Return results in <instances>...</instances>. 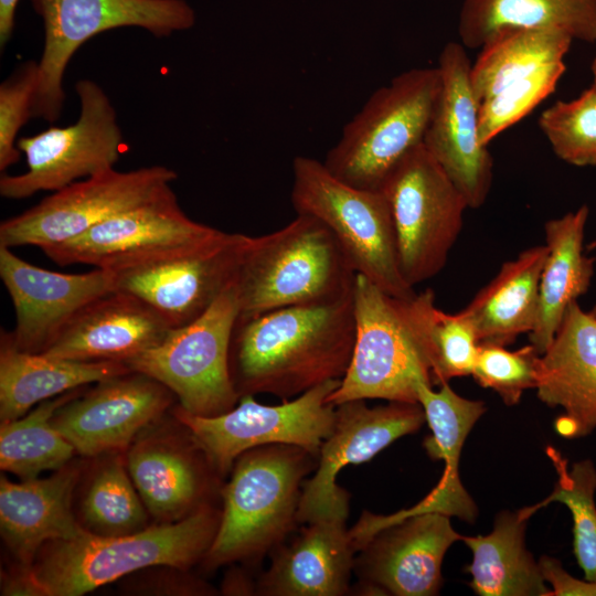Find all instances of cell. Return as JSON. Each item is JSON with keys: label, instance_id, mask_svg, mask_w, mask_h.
<instances>
[{"label": "cell", "instance_id": "cell-1", "mask_svg": "<svg viewBox=\"0 0 596 596\" xmlns=\"http://www.w3.org/2000/svg\"><path fill=\"white\" fill-rule=\"evenodd\" d=\"M355 334L353 289L322 302L236 319L228 364L240 397L267 393L283 401L341 380Z\"/></svg>", "mask_w": 596, "mask_h": 596}, {"label": "cell", "instance_id": "cell-2", "mask_svg": "<svg viewBox=\"0 0 596 596\" xmlns=\"http://www.w3.org/2000/svg\"><path fill=\"white\" fill-rule=\"evenodd\" d=\"M221 504L206 505L174 523H152L120 536L84 531L45 543L25 568L1 575V595L81 596L140 570L171 565L190 570L211 547L221 521Z\"/></svg>", "mask_w": 596, "mask_h": 596}, {"label": "cell", "instance_id": "cell-3", "mask_svg": "<svg viewBox=\"0 0 596 596\" xmlns=\"http://www.w3.org/2000/svg\"><path fill=\"white\" fill-rule=\"evenodd\" d=\"M318 460L286 444L255 447L238 456L221 488V521L200 563L203 570L256 564L283 544L299 524L302 485Z\"/></svg>", "mask_w": 596, "mask_h": 596}, {"label": "cell", "instance_id": "cell-4", "mask_svg": "<svg viewBox=\"0 0 596 596\" xmlns=\"http://www.w3.org/2000/svg\"><path fill=\"white\" fill-rule=\"evenodd\" d=\"M355 275L330 230L297 214L275 232L248 237L234 280L238 318L339 298L352 291Z\"/></svg>", "mask_w": 596, "mask_h": 596}, {"label": "cell", "instance_id": "cell-5", "mask_svg": "<svg viewBox=\"0 0 596 596\" xmlns=\"http://www.w3.org/2000/svg\"><path fill=\"white\" fill-rule=\"evenodd\" d=\"M291 203L297 214L311 215L330 230L356 274L391 297L416 295L402 274L391 210L380 190L348 184L323 162L298 156Z\"/></svg>", "mask_w": 596, "mask_h": 596}, {"label": "cell", "instance_id": "cell-6", "mask_svg": "<svg viewBox=\"0 0 596 596\" xmlns=\"http://www.w3.org/2000/svg\"><path fill=\"white\" fill-rule=\"evenodd\" d=\"M440 87L438 67L411 68L376 89L343 127L323 164L341 181L380 190L398 162L422 145Z\"/></svg>", "mask_w": 596, "mask_h": 596}, {"label": "cell", "instance_id": "cell-7", "mask_svg": "<svg viewBox=\"0 0 596 596\" xmlns=\"http://www.w3.org/2000/svg\"><path fill=\"white\" fill-rule=\"evenodd\" d=\"M44 26V45L33 117L58 119L65 93L63 77L82 44L117 28H141L157 38L187 31L195 24L185 0H30Z\"/></svg>", "mask_w": 596, "mask_h": 596}, {"label": "cell", "instance_id": "cell-8", "mask_svg": "<svg viewBox=\"0 0 596 596\" xmlns=\"http://www.w3.org/2000/svg\"><path fill=\"white\" fill-rule=\"evenodd\" d=\"M360 595L433 596L446 552L462 535L439 512L383 515L364 511L349 529Z\"/></svg>", "mask_w": 596, "mask_h": 596}, {"label": "cell", "instance_id": "cell-9", "mask_svg": "<svg viewBox=\"0 0 596 596\" xmlns=\"http://www.w3.org/2000/svg\"><path fill=\"white\" fill-rule=\"evenodd\" d=\"M355 334L350 364L327 397L334 406L354 400L417 402L423 383L433 385L427 356L406 324L397 300L356 274Z\"/></svg>", "mask_w": 596, "mask_h": 596}, {"label": "cell", "instance_id": "cell-10", "mask_svg": "<svg viewBox=\"0 0 596 596\" xmlns=\"http://www.w3.org/2000/svg\"><path fill=\"white\" fill-rule=\"evenodd\" d=\"M238 317L234 284L210 308L187 326L172 328L156 347L126 365L168 387L184 411L217 416L237 404L228 354Z\"/></svg>", "mask_w": 596, "mask_h": 596}, {"label": "cell", "instance_id": "cell-11", "mask_svg": "<svg viewBox=\"0 0 596 596\" xmlns=\"http://www.w3.org/2000/svg\"><path fill=\"white\" fill-rule=\"evenodd\" d=\"M380 191L391 210L405 280L414 287L433 278L462 228L465 198L424 143L398 162Z\"/></svg>", "mask_w": 596, "mask_h": 596}, {"label": "cell", "instance_id": "cell-12", "mask_svg": "<svg viewBox=\"0 0 596 596\" xmlns=\"http://www.w3.org/2000/svg\"><path fill=\"white\" fill-rule=\"evenodd\" d=\"M75 91L81 105L76 123L18 139L28 170L1 175L3 198L20 200L40 191L55 192L114 168L124 149L115 107L92 79L78 81Z\"/></svg>", "mask_w": 596, "mask_h": 596}, {"label": "cell", "instance_id": "cell-13", "mask_svg": "<svg viewBox=\"0 0 596 596\" xmlns=\"http://www.w3.org/2000/svg\"><path fill=\"white\" fill-rule=\"evenodd\" d=\"M340 381H328L277 405L262 404L254 395H244L235 407L217 416L193 415L178 404L170 411L188 427L224 479L238 456L264 445H294L319 457L336 417V406L327 403V397Z\"/></svg>", "mask_w": 596, "mask_h": 596}, {"label": "cell", "instance_id": "cell-14", "mask_svg": "<svg viewBox=\"0 0 596 596\" xmlns=\"http://www.w3.org/2000/svg\"><path fill=\"white\" fill-rule=\"evenodd\" d=\"M248 237L220 231L201 243L109 270L114 290L137 297L171 328L187 326L234 284Z\"/></svg>", "mask_w": 596, "mask_h": 596}, {"label": "cell", "instance_id": "cell-15", "mask_svg": "<svg viewBox=\"0 0 596 596\" xmlns=\"http://www.w3.org/2000/svg\"><path fill=\"white\" fill-rule=\"evenodd\" d=\"M177 172L163 166L115 168L76 181L0 224V245L45 246L76 237L98 223L171 188Z\"/></svg>", "mask_w": 596, "mask_h": 596}, {"label": "cell", "instance_id": "cell-16", "mask_svg": "<svg viewBox=\"0 0 596 596\" xmlns=\"http://www.w3.org/2000/svg\"><path fill=\"white\" fill-rule=\"evenodd\" d=\"M166 415L143 428L125 451L153 523H174L216 504L223 485L188 427L172 413L171 418Z\"/></svg>", "mask_w": 596, "mask_h": 596}, {"label": "cell", "instance_id": "cell-17", "mask_svg": "<svg viewBox=\"0 0 596 596\" xmlns=\"http://www.w3.org/2000/svg\"><path fill=\"white\" fill-rule=\"evenodd\" d=\"M425 422L419 403L392 401L369 407L365 400H354L337 405L334 424L321 445L315 475L302 485L298 523L347 519L350 496L336 481L339 471L350 464L371 460L396 439L417 432Z\"/></svg>", "mask_w": 596, "mask_h": 596}, {"label": "cell", "instance_id": "cell-18", "mask_svg": "<svg viewBox=\"0 0 596 596\" xmlns=\"http://www.w3.org/2000/svg\"><path fill=\"white\" fill-rule=\"evenodd\" d=\"M219 232L190 219L170 188L76 237L41 249L61 266L84 264L115 270L201 243Z\"/></svg>", "mask_w": 596, "mask_h": 596}, {"label": "cell", "instance_id": "cell-19", "mask_svg": "<svg viewBox=\"0 0 596 596\" xmlns=\"http://www.w3.org/2000/svg\"><path fill=\"white\" fill-rule=\"evenodd\" d=\"M174 394L151 376L129 371L94 383L61 405L52 426L76 455L126 451L138 434L174 405Z\"/></svg>", "mask_w": 596, "mask_h": 596}, {"label": "cell", "instance_id": "cell-20", "mask_svg": "<svg viewBox=\"0 0 596 596\" xmlns=\"http://www.w3.org/2000/svg\"><path fill=\"white\" fill-rule=\"evenodd\" d=\"M436 66L440 87L423 143L468 207L478 209L491 189L493 160L479 139V104L471 86V62L466 47L448 42Z\"/></svg>", "mask_w": 596, "mask_h": 596}, {"label": "cell", "instance_id": "cell-21", "mask_svg": "<svg viewBox=\"0 0 596 596\" xmlns=\"http://www.w3.org/2000/svg\"><path fill=\"white\" fill-rule=\"evenodd\" d=\"M0 276L17 318L14 329L4 331L15 348L33 353L44 352L81 309L114 290L107 269L85 274L47 270L1 245Z\"/></svg>", "mask_w": 596, "mask_h": 596}, {"label": "cell", "instance_id": "cell-22", "mask_svg": "<svg viewBox=\"0 0 596 596\" xmlns=\"http://www.w3.org/2000/svg\"><path fill=\"white\" fill-rule=\"evenodd\" d=\"M88 458H73L50 477L13 482L0 478V532L11 566L28 568L47 542L78 536L74 498Z\"/></svg>", "mask_w": 596, "mask_h": 596}, {"label": "cell", "instance_id": "cell-23", "mask_svg": "<svg viewBox=\"0 0 596 596\" xmlns=\"http://www.w3.org/2000/svg\"><path fill=\"white\" fill-rule=\"evenodd\" d=\"M538 397L561 407L556 432L579 438L596 429V318L572 302L538 362Z\"/></svg>", "mask_w": 596, "mask_h": 596}, {"label": "cell", "instance_id": "cell-24", "mask_svg": "<svg viewBox=\"0 0 596 596\" xmlns=\"http://www.w3.org/2000/svg\"><path fill=\"white\" fill-rule=\"evenodd\" d=\"M347 519L308 522L277 546L256 581L262 596H343L350 594L356 550Z\"/></svg>", "mask_w": 596, "mask_h": 596}, {"label": "cell", "instance_id": "cell-25", "mask_svg": "<svg viewBox=\"0 0 596 596\" xmlns=\"http://www.w3.org/2000/svg\"><path fill=\"white\" fill-rule=\"evenodd\" d=\"M171 329L137 297L113 290L81 309L42 353L75 361L126 364L156 347Z\"/></svg>", "mask_w": 596, "mask_h": 596}, {"label": "cell", "instance_id": "cell-26", "mask_svg": "<svg viewBox=\"0 0 596 596\" xmlns=\"http://www.w3.org/2000/svg\"><path fill=\"white\" fill-rule=\"evenodd\" d=\"M439 386L434 391L432 384L423 383L417 391V402L430 429L423 446L430 459L444 461L445 469L436 487L423 500L398 513L439 512L472 523L478 508L460 480L459 459L467 436L486 412V404L458 395L448 382Z\"/></svg>", "mask_w": 596, "mask_h": 596}, {"label": "cell", "instance_id": "cell-27", "mask_svg": "<svg viewBox=\"0 0 596 596\" xmlns=\"http://www.w3.org/2000/svg\"><path fill=\"white\" fill-rule=\"evenodd\" d=\"M588 214V206L582 205L544 225L547 255L540 278L538 319L529 333L540 355L553 341L567 307L592 283L595 258L584 254Z\"/></svg>", "mask_w": 596, "mask_h": 596}, {"label": "cell", "instance_id": "cell-28", "mask_svg": "<svg viewBox=\"0 0 596 596\" xmlns=\"http://www.w3.org/2000/svg\"><path fill=\"white\" fill-rule=\"evenodd\" d=\"M129 371L123 362H85L22 351L1 330L0 421L20 418L45 400Z\"/></svg>", "mask_w": 596, "mask_h": 596}, {"label": "cell", "instance_id": "cell-29", "mask_svg": "<svg viewBox=\"0 0 596 596\" xmlns=\"http://www.w3.org/2000/svg\"><path fill=\"white\" fill-rule=\"evenodd\" d=\"M547 246L535 245L505 262L498 274L459 313L479 343L508 345L532 332L539 312V290Z\"/></svg>", "mask_w": 596, "mask_h": 596}, {"label": "cell", "instance_id": "cell-30", "mask_svg": "<svg viewBox=\"0 0 596 596\" xmlns=\"http://www.w3.org/2000/svg\"><path fill=\"white\" fill-rule=\"evenodd\" d=\"M529 507L500 512L487 535L462 536L472 553L469 586L480 596H549L540 564L525 547Z\"/></svg>", "mask_w": 596, "mask_h": 596}, {"label": "cell", "instance_id": "cell-31", "mask_svg": "<svg viewBox=\"0 0 596 596\" xmlns=\"http://www.w3.org/2000/svg\"><path fill=\"white\" fill-rule=\"evenodd\" d=\"M552 29L573 40L596 42V0H462L458 35L480 49L504 29Z\"/></svg>", "mask_w": 596, "mask_h": 596}, {"label": "cell", "instance_id": "cell-32", "mask_svg": "<svg viewBox=\"0 0 596 596\" xmlns=\"http://www.w3.org/2000/svg\"><path fill=\"white\" fill-rule=\"evenodd\" d=\"M74 501L77 521L94 535H127L152 524L128 472L125 451L88 458Z\"/></svg>", "mask_w": 596, "mask_h": 596}, {"label": "cell", "instance_id": "cell-33", "mask_svg": "<svg viewBox=\"0 0 596 596\" xmlns=\"http://www.w3.org/2000/svg\"><path fill=\"white\" fill-rule=\"evenodd\" d=\"M574 40L552 29H504L481 47L470 79L478 104L564 62Z\"/></svg>", "mask_w": 596, "mask_h": 596}, {"label": "cell", "instance_id": "cell-34", "mask_svg": "<svg viewBox=\"0 0 596 596\" xmlns=\"http://www.w3.org/2000/svg\"><path fill=\"white\" fill-rule=\"evenodd\" d=\"M396 300L402 317L427 356L433 385L471 375L479 341L470 323L459 312L451 315L438 309L432 289Z\"/></svg>", "mask_w": 596, "mask_h": 596}, {"label": "cell", "instance_id": "cell-35", "mask_svg": "<svg viewBox=\"0 0 596 596\" xmlns=\"http://www.w3.org/2000/svg\"><path fill=\"white\" fill-rule=\"evenodd\" d=\"M87 386L45 400L20 418L1 422V470L15 475L21 480H31L39 478L44 471H55L70 462L76 451L52 426L51 418L61 405Z\"/></svg>", "mask_w": 596, "mask_h": 596}, {"label": "cell", "instance_id": "cell-36", "mask_svg": "<svg viewBox=\"0 0 596 596\" xmlns=\"http://www.w3.org/2000/svg\"><path fill=\"white\" fill-rule=\"evenodd\" d=\"M547 455L557 472L553 491L531 505L534 513L550 503L564 504L573 519V552L585 579L596 581V467L590 459L576 461L571 469L553 448Z\"/></svg>", "mask_w": 596, "mask_h": 596}, {"label": "cell", "instance_id": "cell-37", "mask_svg": "<svg viewBox=\"0 0 596 596\" xmlns=\"http://www.w3.org/2000/svg\"><path fill=\"white\" fill-rule=\"evenodd\" d=\"M539 127L554 153L576 166H596V89L590 86L577 98L557 100L539 118Z\"/></svg>", "mask_w": 596, "mask_h": 596}, {"label": "cell", "instance_id": "cell-38", "mask_svg": "<svg viewBox=\"0 0 596 596\" xmlns=\"http://www.w3.org/2000/svg\"><path fill=\"white\" fill-rule=\"evenodd\" d=\"M566 70L565 62L556 63L530 79L504 88L479 104V139L488 145L513 126L556 89Z\"/></svg>", "mask_w": 596, "mask_h": 596}, {"label": "cell", "instance_id": "cell-39", "mask_svg": "<svg viewBox=\"0 0 596 596\" xmlns=\"http://www.w3.org/2000/svg\"><path fill=\"white\" fill-rule=\"evenodd\" d=\"M540 354L530 343L509 351L503 345L479 343L471 375L485 389L494 391L508 406L518 404L528 389H535Z\"/></svg>", "mask_w": 596, "mask_h": 596}, {"label": "cell", "instance_id": "cell-40", "mask_svg": "<svg viewBox=\"0 0 596 596\" xmlns=\"http://www.w3.org/2000/svg\"><path fill=\"white\" fill-rule=\"evenodd\" d=\"M39 65L28 61L0 85V171L15 164L21 151L15 143L19 130L33 117Z\"/></svg>", "mask_w": 596, "mask_h": 596}, {"label": "cell", "instance_id": "cell-41", "mask_svg": "<svg viewBox=\"0 0 596 596\" xmlns=\"http://www.w3.org/2000/svg\"><path fill=\"white\" fill-rule=\"evenodd\" d=\"M123 589L136 595L202 596L217 590L190 573V570L158 565L140 570L125 577Z\"/></svg>", "mask_w": 596, "mask_h": 596}, {"label": "cell", "instance_id": "cell-42", "mask_svg": "<svg viewBox=\"0 0 596 596\" xmlns=\"http://www.w3.org/2000/svg\"><path fill=\"white\" fill-rule=\"evenodd\" d=\"M549 596H596V581L578 579L564 570L561 562L544 555L539 561Z\"/></svg>", "mask_w": 596, "mask_h": 596}, {"label": "cell", "instance_id": "cell-43", "mask_svg": "<svg viewBox=\"0 0 596 596\" xmlns=\"http://www.w3.org/2000/svg\"><path fill=\"white\" fill-rule=\"evenodd\" d=\"M224 595H256V581L241 567H231L222 582Z\"/></svg>", "mask_w": 596, "mask_h": 596}, {"label": "cell", "instance_id": "cell-44", "mask_svg": "<svg viewBox=\"0 0 596 596\" xmlns=\"http://www.w3.org/2000/svg\"><path fill=\"white\" fill-rule=\"evenodd\" d=\"M19 0H0V45L3 47L11 39L14 24L15 11Z\"/></svg>", "mask_w": 596, "mask_h": 596}, {"label": "cell", "instance_id": "cell-45", "mask_svg": "<svg viewBox=\"0 0 596 596\" xmlns=\"http://www.w3.org/2000/svg\"><path fill=\"white\" fill-rule=\"evenodd\" d=\"M592 74H593V87L596 89V56L594 57L592 65H590Z\"/></svg>", "mask_w": 596, "mask_h": 596}, {"label": "cell", "instance_id": "cell-46", "mask_svg": "<svg viewBox=\"0 0 596 596\" xmlns=\"http://www.w3.org/2000/svg\"><path fill=\"white\" fill-rule=\"evenodd\" d=\"M589 249L596 248V240L588 246ZM589 313L596 318V304L593 307V309L589 311Z\"/></svg>", "mask_w": 596, "mask_h": 596}]
</instances>
